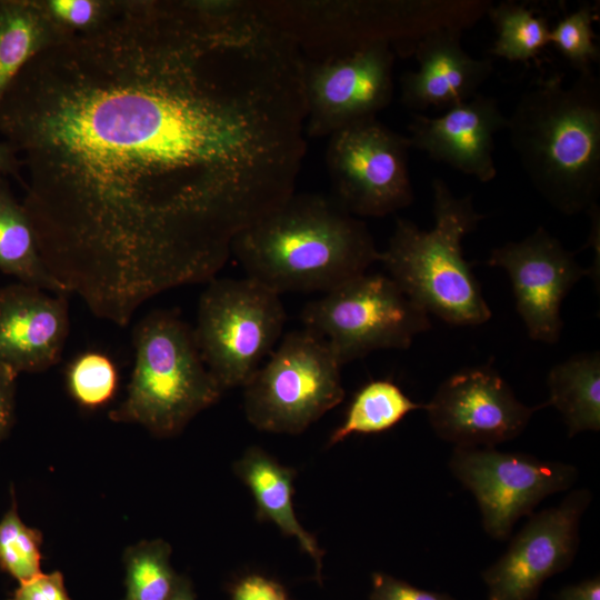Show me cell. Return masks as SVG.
<instances>
[{"label": "cell", "instance_id": "6da1fadb", "mask_svg": "<svg viewBox=\"0 0 600 600\" xmlns=\"http://www.w3.org/2000/svg\"><path fill=\"white\" fill-rule=\"evenodd\" d=\"M304 119L303 60L256 11L126 0L23 68L0 141L48 271L124 327L216 278L234 238L294 193Z\"/></svg>", "mask_w": 600, "mask_h": 600}, {"label": "cell", "instance_id": "7a4b0ae2", "mask_svg": "<svg viewBox=\"0 0 600 600\" xmlns=\"http://www.w3.org/2000/svg\"><path fill=\"white\" fill-rule=\"evenodd\" d=\"M231 254L274 292H328L362 274L380 251L367 228L331 196L292 194L241 231Z\"/></svg>", "mask_w": 600, "mask_h": 600}, {"label": "cell", "instance_id": "3957f363", "mask_svg": "<svg viewBox=\"0 0 600 600\" xmlns=\"http://www.w3.org/2000/svg\"><path fill=\"white\" fill-rule=\"evenodd\" d=\"M507 130L534 189L556 210L577 214L600 193V80L593 71L570 84L539 79L519 98Z\"/></svg>", "mask_w": 600, "mask_h": 600}, {"label": "cell", "instance_id": "277c9868", "mask_svg": "<svg viewBox=\"0 0 600 600\" xmlns=\"http://www.w3.org/2000/svg\"><path fill=\"white\" fill-rule=\"evenodd\" d=\"M257 4L302 57L318 60L367 47L414 44L441 28L468 29L486 16L488 0H268Z\"/></svg>", "mask_w": 600, "mask_h": 600}, {"label": "cell", "instance_id": "5b68a950", "mask_svg": "<svg viewBox=\"0 0 600 600\" xmlns=\"http://www.w3.org/2000/svg\"><path fill=\"white\" fill-rule=\"evenodd\" d=\"M433 218L430 230L397 219L379 261L389 277L419 307L453 326H478L491 318L462 239L474 231L483 214L472 194L457 197L446 181L432 180Z\"/></svg>", "mask_w": 600, "mask_h": 600}, {"label": "cell", "instance_id": "8992f818", "mask_svg": "<svg viewBox=\"0 0 600 600\" xmlns=\"http://www.w3.org/2000/svg\"><path fill=\"white\" fill-rule=\"evenodd\" d=\"M134 366L124 400L109 412L160 438L180 433L222 393L204 364L193 330L171 311L157 310L133 331Z\"/></svg>", "mask_w": 600, "mask_h": 600}, {"label": "cell", "instance_id": "52a82bcc", "mask_svg": "<svg viewBox=\"0 0 600 600\" xmlns=\"http://www.w3.org/2000/svg\"><path fill=\"white\" fill-rule=\"evenodd\" d=\"M287 314L280 294L251 279H212L200 296L194 340L222 390L244 387L279 341Z\"/></svg>", "mask_w": 600, "mask_h": 600}, {"label": "cell", "instance_id": "ba28073f", "mask_svg": "<svg viewBox=\"0 0 600 600\" xmlns=\"http://www.w3.org/2000/svg\"><path fill=\"white\" fill-rule=\"evenodd\" d=\"M341 367L322 337L306 328L288 332L243 387L248 421L263 431L301 433L343 400Z\"/></svg>", "mask_w": 600, "mask_h": 600}, {"label": "cell", "instance_id": "9c48e42d", "mask_svg": "<svg viewBox=\"0 0 600 600\" xmlns=\"http://www.w3.org/2000/svg\"><path fill=\"white\" fill-rule=\"evenodd\" d=\"M301 321L342 366L376 350L407 349L431 327L429 313L389 276L366 272L309 302Z\"/></svg>", "mask_w": 600, "mask_h": 600}, {"label": "cell", "instance_id": "30bf717a", "mask_svg": "<svg viewBox=\"0 0 600 600\" xmlns=\"http://www.w3.org/2000/svg\"><path fill=\"white\" fill-rule=\"evenodd\" d=\"M326 166L332 198L356 217L381 218L413 202L408 136L377 117L328 137Z\"/></svg>", "mask_w": 600, "mask_h": 600}, {"label": "cell", "instance_id": "8fae6325", "mask_svg": "<svg viewBox=\"0 0 600 600\" xmlns=\"http://www.w3.org/2000/svg\"><path fill=\"white\" fill-rule=\"evenodd\" d=\"M449 467L473 493L484 531L498 540L507 539L521 517L548 496L569 489L578 477L568 463L486 447H454Z\"/></svg>", "mask_w": 600, "mask_h": 600}, {"label": "cell", "instance_id": "7c38bea8", "mask_svg": "<svg viewBox=\"0 0 600 600\" xmlns=\"http://www.w3.org/2000/svg\"><path fill=\"white\" fill-rule=\"evenodd\" d=\"M393 64L394 53L388 43L338 57L304 59L306 137H329L376 118L391 103Z\"/></svg>", "mask_w": 600, "mask_h": 600}, {"label": "cell", "instance_id": "4fadbf2b", "mask_svg": "<svg viewBox=\"0 0 600 600\" xmlns=\"http://www.w3.org/2000/svg\"><path fill=\"white\" fill-rule=\"evenodd\" d=\"M546 403L529 407L491 366L461 369L424 404L434 433L463 448H494L518 437Z\"/></svg>", "mask_w": 600, "mask_h": 600}, {"label": "cell", "instance_id": "5bb4252c", "mask_svg": "<svg viewBox=\"0 0 600 600\" xmlns=\"http://www.w3.org/2000/svg\"><path fill=\"white\" fill-rule=\"evenodd\" d=\"M590 501L588 490H574L560 504L531 516L507 551L482 572L488 599L536 600L543 582L573 561Z\"/></svg>", "mask_w": 600, "mask_h": 600}, {"label": "cell", "instance_id": "9a60e30c", "mask_svg": "<svg viewBox=\"0 0 600 600\" xmlns=\"http://www.w3.org/2000/svg\"><path fill=\"white\" fill-rule=\"evenodd\" d=\"M487 264L507 271L516 310L529 337L544 343H557L563 327L561 303L587 274L574 254L543 227H538L520 241L494 248Z\"/></svg>", "mask_w": 600, "mask_h": 600}, {"label": "cell", "instance_id": "2e32d148", "mask_svg": "<svg viewBox=\"0 0 600 600\" xmlns=\"http://www.w3.org/2000/svg\"><path fill=\"white\" fill-rule=\"evenodd\" d=\"M506 117L496 98L477 93L438 117L413 113L408 136L411 148L481 182L497 177L494 136L507 130Z\"/></svg>", "mask_w": 600, "mask_h": 600}, {"label": "cell", "instance_id": "e0dca14e", "mask_svg": "<svg viewBox=\"0 0 600 600\" xmlns=\"http://www.w3.org/2000/svg\"><path fill=\"white\" fill-rule=\"evenodd\" d=\"M68 332L66 293L21 282L0 289V366L17 374L44 371L60 360Z\"/></svg>", "mask_w": 600, "mask_h": 600}, {"label": "cell", "instance_id": "ac0fdd59", "mask_svg": "<svg viewBox=\"0 0 600 600\" xmlns=\"http://www.w3.org/2000/svg\"><path fill=\"white\" fill-rule=\"evenodd\" d=\"M462 31L441 28L417 41L418 70L406 71L400 78L403 106L416 113L430 107L448 110L479 93L493 62L470 56L461 46Z\"/></svg>", "mask_w": 600, "mask_h": 600}, {"label": "cell", "instance_id": "d6986e66", "mask_svg": "<svg viewBox=\"0 0 600 600\" xmlns=\"http://www.w3.org/2000/svg\"><path fill=\"white\" fill-rule=\"evenodd\" d=\"M238 477L251 490L257 514L262 520H271L288 536L298 539L301 548L321 568L322 551L314 538L298 521L293 510V469L281 466L259 447H250L234 466Z\"/></svg>", "mask_w": 600, "mask_h": 600}, {"label": "cell", "instance_id": "ffe728a7", "mask_svg": "<svg viewBox=\"0 0 600 600\" xmlns=\"http://www.w3.org/2000/svg\"><path fill=\"white\" fill-rule=\"evenodd\" d=\"M546 406L562 416L568 436L600 429V354L583 352L556 364L548 373Z\"/></svg>", "mask_w": 600, "mask_h": 600}, {"label": "cell", "instance_id": "44dd1931", "mask_svg": "<svg viewBox=\"0 0 600 600\" xmlns=\"http://www.w3.org/2000/svg\"><path fill=\"white\" fill-rule=\"evenodd\" d=\"M61 39L39 0H0V104L23 68Z\"/></svg>", "mask_w": 600, "mask_h": 600}, {"label": "cell", "instance_id": "7402d4cb", "mask_svg": "<svg viewBox=\"0 0 600 600\" xmlns=\"http://www.w3.org/2000/svg\"><path fill=\"white\" fill-rule=\"evenodd\" d=\"M0 271L21 283L68 293L46 268L34 230L22 206L0 174Z\"/></svg>", "mask_w": 600, "mask_h": 600}, {"label": "cell", "instance_id": "603a6c76", "mask_svg": "<svg viewBox=\"0 0 600 600\" xmlns=\"http://www.w3.org/2000/svg\"><path fill=\"white\" fill-rule=\"evenodd\" d=\"M419 409H424V404L412 401L391 380H371L354 394L343 422L331 433L329 446L351 434H373L390 430L408 413Z\"/></svg>", "mask_w": 600, "mask_h": 600}, {"label": "cell", "instance_id": "cb8c5ba5", "mask_svg": "<svg viewBox=\"0 0 600 600\" xmlns=\"http://www.w3.org/2000/svg\"><path fill=\"white\" fill-rule=\"evenodd\" d=\"M496 28L497 38L489 52L510 62H528L549 44L547 18L524 4L491 2L486 13Z\"/></svg>", "mask_w": 600, "mask_h": 600}, {"label": "cell", "instance_id": "d4e9b609", "mask_svg": "<svg viewBox=\"0 0 600 600\" xmlns=\"http://www.w3.org/2000/svg\"><path fill=\"white\" fill-rule=\"evenodd\" d=\"M170 554L171 548L163 540L129 547L123 556L124 600H169L179 579L170 564Z\"/></svg>", "mask_w": 600, "mask_h": 600}, {"label": "cell", "instance_id": "484cf974", "mask_svg": "<svg viewBox=\"0 0 600 600\" xmlns=\"http://www.w3.org/2000/svg\"><path fill=\"white\" fill-rule=\"evenodd\" d=\"M10 493V507L0 520V571L21 583L41 573L42 532L21 520L13 487Z\"/></svg>", "mask_w": 600, "mask_h": 600}, {"label": "cell", "instance_id": "4316f807", "mask_svg": "<svg viewBox=\"0 0 600 600\" xmlns=\"http://www.w3.org/2000/svg\"><path fill=\"white\" fill-rule=\"evenodd\" d=\"M119 382L114 362L99 351L78 354L66 369L69 394L82 408L98 409L111 401Z\"/></svg>", "mask_w": 600, "mask_h": 600}, {"label": "cell", "instance_id": "83f0119b", "mask_svg": "<svg viewBox=\"0 0 600 600\" xmlns=\"http://www.w3.org/2000/svg\"><path fill=\"white\" fill-rule=\"evenodd\" d=\"M596 18V7L586 3L564 14L550 29L549 44L559 51L578 74L592 71V64L600 60V49L594 42L592 28Z\"/></svg>", "mask_w": 600, "mask_h": 600}, {"label": "cell", "instance_id": "f1b7e54d", "mask_svg": "<svg viewBox=\"0 0 600 600\" xmlns=\"http://www.w3.org/2000/svg\"><path fill=\"white\" fill-rule=\"evenodd\" d=\"M48 21L64 39L87 33L103 24L118 1L110 0H39Z\"/></svg>", "mask_w": 600, "mask_h": 600}, {"label": "cell", "instance_id": "f546056e", "mask_svg": "<svg viewBox=\"0 0 600 600\" xmlns=\"http://www.w3.org/2000/svg\"><path fill=\"white\" fill-rule=\"evenodd\" d=\"M370 600H456L447 593L417 588L383 572L372 574Z\"/></svg>", "mask_w": 600, "mask_h": 600}, {"label": "cell", "instance_id": "4dcf8cb0", "mask_svg": "<svg viewBox=\"0 0 600 600\" xmlns=\"http://www.w3.org/2000/svg\"><path fill=\"white\" fill-rule=\"evenodd\" d=\"M6 600H71L60 571L40 573L19 583Z\"/></svg>", "mask_w": 600, "mask_h": 600}, {"label": "cell", "instance_id": "1f68e13d", "mask_svg": "<svg viewBox=\"0 0 600 600\" xmlns=\"http://www.w3.org/2000/svg\"><path fill=\"white\" fill-rule=\"evenodd\" d=\"M232 600H288L281 584L259 574L238 580L231 588Z\"/></svg>", "mask_w": 600, "mask_h": 600}, {"label": "cell", "instance_id": "d6a6232c", "mask_svg": "<svg viewBox=\"0 0 600 600\" xmlns=\"http://www.w3.org/2000/svg\"><path fill=\"white\" fill-rule=\"evenodd\" d=\"M17 378L11 369L0 366V442L13 426Z\"/></svg>", "mask_w": 600, "mask_h": 600}, {"label": "cell", "instance_id": "836d02e7", "mask_svg": "<svg viewBox=\"0 0 600 600\" xmlns=\"http://www.w3.org/2000/svg\"><path fill=\"white\" fill-rule=\"evenodd\" d=\"M553 600H600V578L592 577L560 589Z\"/></svg>", "mask_w": 600, "mask_h": 600}, {"label": "cell", "instance_id": "e575fe53", "mask_svg": "<svg viewBox=\"0 0 600 600\" xmlns=\"http://www.w3.org/2000/svg\"><path fill=\"white\" fill-rule=\"evenodd\" d=\"M19 164L10 148L0 141V174L18 173Z\"/></svg>", "mask_w": 600, "mask_h": 600}, {"label": "cell", "instance_id": "d590c367", "mask_svg": "<svg viewBox=\"0 0 600 600\" xmlns=\"http://www.w3.org/2000/svg\"><path fill=\"white\" fill-rule=\"evenodd\" d=\"M169 600H196L190 581L179 576L174 591Z\"/></svg>", "mask_w": 600, "mask_h": 600}]
</instances>
